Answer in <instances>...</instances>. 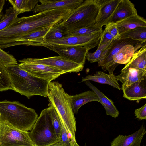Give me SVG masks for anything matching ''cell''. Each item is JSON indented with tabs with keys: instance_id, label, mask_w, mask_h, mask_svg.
I'll list each match as a JSON object with an SVG mask.
<instances>
[{
	"instance_id": "cell-22",
	"label": "cell",
	"mask_w": 146,
	"mask_h": 146,
	"mask_svg": "<svg viewBox=\"0 0 146 146\" xmlns=\"http://www.w3.org/2000/svg\"><path fill=\"white\" fill-rule=\"evenodd\" d=\"M145 45L140 44L135 46L131 44L124 45L113 56V61L117 64H126L130 61L135 52Z\"/></svg>"
},
{
	"instance_id": "cell-40",
	"label": "cell",
	"mask_w": 146,
	"mask_h": 146,
	"mask_svg": "<svg viewBox=\"0 0 146 146\" xmlns=\"http://www.w3.org/2000/svg\"><path fill=\"white\" fill-rule=\"evenodd\" d=\"M71 146H80L77 143L76 141L71 142ZM84 146H86L85 144Z\"/></svg>"
},
{
	"instance_id": "cell-38",
	"label": "cell",
	"mask_w": 146,
	"mask_h": 146,
	"mask_svg": "<svg viewBox=\"0 0 146 146\" xmlns=\"http://www.w3.org/2000/svg\"><path fill=\"white\" fill-rule=\"evenodd\" d=\"M51 146H67L66 144L62 140Z\"/></svg>"
},
{
	"instance_id": "cell-24",
	"label": "cell",
	"mask_w": 146,
	"mask_h": 146,
	"mask_svg": "<svg viewBox=\"0 0 146 146\" xmlns=\"http://www.w3.org/2000/svg\"><path fill=\"white\" fill-rule=\"evenodd\" d=\"M129 68L146 70V45L135 52L130 61L126 64L121 71Z\"/></svg>"
},
{
	"instance_id": "cell-39",
	"label": "cell",
	"mask_w": 146,
	"mask_h": 146,
	"mask_svg": "<svg viewBox=\"0 0 146 146\" xmlns=\"http://www.w3.org/2000/svg\"><path fill=\"white\" fill-rule=\"evenodd\" d=\"M5 3V0H0V15Z\"/></svg>"
},
{
	"instance_id": "cell-7",
	"label": "cell",
	"mask_w": 146,
	"mask_h": 146,
	"mask_svg": "<svg viewBox=\"0 0 146 146\" xmlns=\"http://www.w3.org/2000/svg\"><path fill=\"white\" fill-rule=\"evenodd\" d=\"M103 32V30L85 35L68 36L48 44L53 45L83 46L90 50L98 46Z\"/></svg>"
},
{
	"instance_id": "cell-11",
	"label": "cell",
	"mask_w": 146,
	"mask_h": 146,
	"mask_svg": "<svg viewBox=\"0 0 146 146\" xmlns=\"http://www.w3.org/2000/svg\"><path fill=\"white\" fill-rule=\"evenodd\" d=\"M25 60L29 62L46 65L63 72L65 73L78 72L82 71L84 65L80 64L66 60L60 56L42 58H27Z\"/></svg>"
},
{
	"instance_id": "cell-34",
	"label": "cell",
	"mask_w": 146,
	"mask_h": 146,
	"mask_svg": "<svg viewBox=\"0 0 146 146\" xmlns=\"http://www.w3.org/2000/svg\"><path fill=\"white\" fill-rule=\"evenodd\" d=\"M105 30L109 33L114 40L119 39V33L116 25L113 22H110L106 25Z\"/></svg>"
},
{
	"instance_id": "cell-30",
	"label": "cell",
	"mask_w": 146,
	"mask_h": 146,
	"mask_svg": "<svg viewBox=\"0 0 146 146\" xmlns=\"http://www.w3.org/2000/svg\"><path fill=\"white\" fill-rule=\"evenodd\" d=\"M48 107L52 125L57 137L61 139L62 122L54 108L52 105Z\"/></svg>"
},
{
	"instance_id": "cell-2",
	"label": "cell",
	"mask_w": 146,
	"mask_h": 146,
	"mask_svg": "<svg viewBox=\"0 0 146 146\" xmlns=\"http://www.w3.org/2000/svg\"><path fill=\"white\" fill-rule=\"evenodd\" d=\"M5 67L10 77L12 90L28 99L35 95L47 97L49 81L31 75L21 69L17 64Z\"/></svg>"
},
{
	"instance_id": "cell-16",
	"label": "cell",
	"mask_w": 146,
	"mask_h": 146,
	"mask_svg": "<svg viewBox=\"0 0 146 146\" xmlns=\"http://www.w3.org/2000/svg\"><path fill=\"white\" fill-rule=\"evenodd\" d=\"M123 97L131 101L146 99V77L128 86L122 85Z\"/></svg>"
},
{
	"instance_id": "cell-19",
	"label": "cell",
	"mask_w": 146,
	"mask_h": 146,
	"mask_svg": "<svg viewBox=\"0 0 146 146\" xmlns=\"http://www.w3.org/2000/svg\"><path fill=\"white\" fill-rule=\"evenodd\" d=\"M98 96L100 101L104 107L106 114L116 118L118 117L119 112L114 105L113 102L100 91L89 81L84 82Z\"/></svg>"
},
{
	"instance_id": "cell-27",
	"label": "cell",
	"mask_w": 146,
	"mask_h": 146,
	"mask_svg": "<svg viewBox=\"0 0 146 146\" xmlns=\"http://www.w3.org/2000/svg\"><path fill=\"white\" fill-rule=\"evenodd\" d=\"M119 39H129L146 42V27H139L126 31L119 34Z\"/></svg>"
},
{
	"instance_id": "cell-6",
	"label": "cell",
	"mask_w": 146,
	"mask_h": 146,
	"mask_svg": "<svg viewBox=\"0 0 146 146\" xmlns=\"http://www.w3.org/2000/svg\"><path fill=\"white\" fill-rule=\"evenodd\" d=\"M0 123V146H35L28 131L15 128L6 122Z\"/></svg>"
},
{
	"instance_id": "cell-21",
	"label": "cell",
	"mask_w": 146,
	"mask_h": 146,
	"mask_svg": "<svg viewBox=\"0 0 146 146\" xmlns=\"http://www.w3.org/2000/svg\"><path fill=\"white\" fill-rule=\"evenodd\" d=\"M115 23L119 34L137 27H146V20L137 14Z\"/></svg>"
},
{
	"instance_id": "cell-14",
	"label": "cell",
	"mask_w": 146,
	"mask_h": 146,
	"mask_svg": "<svg viewBox=\"0 0 146 146\" xmlns=\"http://www.w3.org/2000/svg\"><path fill=\"white\" fill-rule=\"evenodd\" d=\"M83 0H39L40 4H37L33 10L34 13L45 10L57 9H68L73 10L83 1Z\"/></svg>"
},
{
	"instance_id": "cell-41",
	"label": "cell",
	"mask_w": 146,
	"mask_h": 146,
	"mask_svg": "<svg viewBox=\"0 0 146 146\" xmlns=\"http://www.w3.org/2000/svg\"><path fill=\"white\" fill-rule=\"evenodd\" d=\"M0 126H1V123H0Z\"/></svg>"
},
{
	"instance_id": "cell-36",
	"label": "cell",
	"mask_w": 146,
	"mask_h": 146,
	"mask_svg": "<svg viewBox=\"0 0 146 146\" xmlns=\"http://www.w3.org/2000/svg\"><path fill=\"white\" fill-rule=\"evenodd\" d=\"M136 118L140 120L146 119V104L134 111Z\"/></svg>"
},
{
	"instance_id": "cell-20",
	"label": "cell",
	"mask_w": 146,
	"mask_h": 146,
	"mask_svg": "<svg viewBox=\"0 0 146 146\" xmlns=\"http://www.w3.org/2000/svg\"><path fill=\"white\" fill-rule=\"evenodd\" d=\"M94 101L99 102L100 100L98 96L92 90L71 96V106L74 114H77L79 108L84 104Z\"/></svg>"
},
{
	"instance_id": "cell-42",
	"label": "cell",
	"mask_w": 146,
	"mask_h": 146,
	"mask_svg": "<svg viewBox=\"0 0 146 146\" xmlns=\"http://www.w3.org/2000/svg\"></svg>"
},
{
	"instance_id": "cell-4",
	"label": "cell",
	"mask_w": 146,
	"mask_h": 146,
	"mask_svg": "<svg viewBox=\"0 0 146 146\" xmlns=\"http://www.w3.org/2000/svg\"><path fill=\"white\" fill-rule=\"evenodd\" d=\"M99 10L96 0H84L61 23L69 31L94 25Z\"/></svg>"
},
{
	"instance_id": "cell-13",
	"label": "cell",
	"mask_w": 146,
	"mask_h": 146,
	"mask_svg": "<svg viewBox=\"0 0 146 146\" xmlns=\"http://www.w3.org/2000/svg\"><path fill=\"white\" fill-rule=\"evenodd\" d=\"M99 10L94 25L102 28L109 23L121 0H96Z\"/></svg>"
},
{
	"instance_id": "cell-8",
	"label": "cell",
	"mask_w": 146,
	"mask_h": 146,
	"mask_svg": "<svg viewBox=\"0 0 146 146\" xmlns=\"http://www.w3.org/2000/svg\"><path fill=\"white\" fill-rule=\"evenodd\" d=\"M145 43L146 42H141L129 39L114 40L104 57L98 62V66L104 71H108L110 74L114 75L113 71L118 64L114 62L113 56L124 45L131 44L135 46Z\"/></svg>"
},
{
	"instance_id": "cell-26",
	"label": "cell",
	"mask_w": 146,
	"mask_h": 146,
	"mask_svg": "<svg viewBox=\"0 0 146 146\" xmlns=\"http://www.w3.org/2000/svg\"><path fill=\"white\" fill-rule=\"evenodd\" d=\"M13 8L19 14L33 10L38 0H8Z\"/></svg>"
},
{
	"instance_id": "cell-37",
	"label": "cell",
	"mask_w": 146,
	"mask_h": 146,
	"mask_svg": "<svg viewBox=\"0 0 146 146\" xmlns=\"http://www.w3.org/2000/svg\"><path fill=\"white\" fill-rule=\"evenodd\" d=\"M114 39L108 31L104 29L98 45L106 44L110 41H113Z\"/></svg>"
},
{
	"instance_id": "cell-29",
	"label": "cell",
	"mask_w": 146,
	"mask_h": 146,
	"mask_svg": "<svg viewBox=\"0 0 146 146\" xmlns=\"http://www.w3.org/2000/svg\"><path fill=\"white\" fill-rule=\"evenodd\" d=\"M19 14L12 7L7 9L5 14L0 15V31L11 24L18 17Z\"/></svg>"
},
{
	"instance_id": "cell-25",
	"label": "cell",
	"mask_w": 146,
	"mask_h": 146,
	"mask_svg": "<svg viewBox=\"0 0 146 146\" xmlns=\"http://www.w3.org/2000/svg\"><path fill=\"white\" fill-rule=\"evenodd\" d=\"M69 30L61 22L52 26L46 34L45 39L48 42L56 40L67 36Z\"/></svg>"
},
{
	"instance_id": "cell-3",
	"label": "cell",
	"mask_w": 146,
	"mask_h": 146,
	"mask_svg": "<svg viewBox=\"0 0 146 146\" xmlns=\"http://www.w3.org/2000/svg\"><path fill=\"white\" fill-rule=\"evenodd\" d=\"M38 115L35 110L19 102L0 101V123L6 122L12 127L25 131L31 130Z\"/></svg>"
},
{
	"instance_id": "cell-17",
	"label": "cell",
	"mask_w": 146,
	"mask_h": 146,
	"mask_svg": "<svg viewBox=\"0 0 146 146\" xmlns=\"http://www.w3.org/2000/svg\"><path fill=\"white\" fill-rule=\"evenodd\" d=\"M121 72L119 75H114V76L126 87L146 77V70L137 68H129Z\"/></svg>"
},
{
	"instance_id": "cell-10",
	"label": "cell",
	"mask_w": 146,
	"mask_h": 146,
	"mask_svg": "<svg viewBox=\"0 0 146 146\" xmlns=\"http://www.w3.org/2000/svg\"><path fill=\"white\" fill-rule=\"evenodd\" d=\"M58 54L59 56L66 60L80 64L84 65L86 56L89 50L80 46L53 45L44 46Z\"/></svg>"
},
{
	"instance_id": "cell-33",
	"label": "cell",
	"mask_w": 146,
	"mask_h": 146,
	"mask_svg": "<svg viewBox=\"0 0 146 146\" xmlns=\"http://www.w3.org/2000/svg\"><path fill=\"white\" fill-rule=\"evenodd\" d=\"M0 64L3 66L17 64L16 59L12 55L9 54L0 48Z\"/></svg>"
},
{
	"instance_id": "cell-31",
	"label": "cell",
	"mask_w": 146,
	"mask_h": 146,
	"mask_svg": "<svg viewBox=\"0 0 146 146\" xmlns=\"http://www.w3.org/2000/svg\"><path fill=\"white\" fill-rule=\"evenodd\" d=\"M12 90L11 83L5 66L0 64V91Z\"/></svg>"
},
{
	"instance_id": "cell-9",
	"label": "cell",
	"mask_w": 146,
	"mask_h": 146,
	"mask_svg": "<svg viewBox=\"0 0 146 146\" xmlns=\"http://www.w3.org/2000/svg\"><path fill=\"white\" fill-rule=\"evenodd\" d=\"M18 62L19 68L31 75L50 82L65 73L63 71L43 64L27 61L24 59Z\"/></svg>"
},
{
	"instance_id": "cell-18",
	"label": "cell",
	"mask_w": 146,
	"mask_h": 146,
	"mask_svg": "<svg viewBox=\"0 0 146 146\" xmlns=\"http://www.w3.org/2000/svg\"><path fill=\"white\" fill-rule=\"evenodd\" d=\"M137 14L134 5L129 0H121L110 22L116 23Z\"/></svg>"
},
{
	"instance_id": "cell-28",
	"label": "cell",
	"mask_w": 146,
	"mask_h": 146,
	"mask_svg": "<svg viewBox=\"0 0 146 146\" xmlns=\"http://www.w3.org/2000/svg\"><path fill=\"white\" fill-rule=\"evenodd\" d=\"M113 41L105 44L98 45L97 49L94 52H88L86 56L87 59L91 63L98 62L104 57Z\"/></svg>"
},
{
	"instance_id": "cell-23",
	"label": "cell",
	"mask_w": 146,
	"mask_h": 146,
	"mask_svg": "<svg viewBox=\"0 0 146 146\" xmlns=\"http://www.w3.org/2000/svg\"><path fill=\"white\" fill-rule=\"evenodd\" d=\"M114 75L107 74L101 71L96 72L93 75H88L82 77L81 82L92 81L98 83L107 84L120 90L121 88Z\"/></svg>"
},
{
	"instance_id": "cell-5",
	"label": "cell",
	"mask_w": 146,
	"mask_h": 146,
	"mask_svg": "<svg viewBox=\"0 0 146 146\" xmlns=\"http://www.w3.org/2000/svg\"><path fill=\"white\" fill-rule=\"evenodd\" d=\"M29 132L35 146H51L61 141L57 137L48 107L43 110Z\"/></svg>"
},
{
	"instance_id": "cell-35",
	"label": "cell",
	"mask_w": 146,
	"mask_h": 146,
	"mask_svg": "<svg viewBox=\"0 0 146 146\" xmlns=\"http://www.w3.org/2000/svg\"><path fill=\"white\" fill-rule=\"evenodd\" d=\"M62 122V121H61ZM70 135L67 131L62 122L61 140L67 146H71Z\"/></svg>"
},
{
	"instance_id": "cell-1",
	"label": "cell",
	"mask_w": 146,
	"mask_h": 146,
	"mask_svg": "<svg viewBox=\"0 0 146 146\" xmlns=\"http://www.w3.org/2000/svg\"><path fill=\"white\" fill-rule=\"evenodd\" d=\"M48 105L52 106L56 111L67 131L70 135L71 141H76V121L71 106V96L66 93L61 84L51 81L48 87Z\"/></svg>"
},
{
	"instance_id": "cell-12",
	"label": "cell",
	"mask_w": 146,
	"mask_h": 146,
	"mask_svg": "<svg viewBox=\"0 0 146 146\" xmlns=\"http://www.w3.org/2000/svg\"><path fill=\"white\" fill-rule=\"evenodd\" d=\"M52 27L23 35L12 42L0 45V48L3 49L22 45L44 47L48 45L45 40V35Z\"/></svg>"
},
{
	"instance_id": "cell-32",
	"label": "cell",
	"mask_w": 146,
	"mask_h": 146,
	"mask_svg": "<svg viewBox=\"0 0 146 146\" xmlns=\"http://www.w3.org/2000/svg\"><path fill=\"white\" fill-rule=\"evenodd\" d=\"M102 28L95 26L94 25L69 31L68 36L74 35H85L95 33L103 31Z\"/></svg>"
},
{
	"instance_id": "cell-15",
	"label": "cell",
	"mask_w": 146,
	"mask_h": 146,
	"mask_svg": "<svg viewBox=\"0 0 146 146\" xmlns=\"http://www.w3.org/2000/svg\"><path fill=\"white\" fill-rule=\"evenodd\" d=\"M146 133L145 128L142 125L139 129L129 135H119L110 143V146H140Z\"/></svg>"
}]
</instances>
